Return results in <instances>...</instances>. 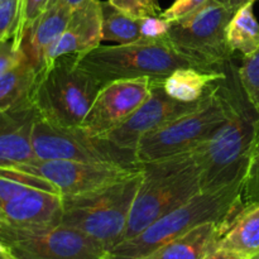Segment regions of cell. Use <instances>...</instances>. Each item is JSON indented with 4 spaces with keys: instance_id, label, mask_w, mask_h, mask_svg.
Segmentation results:
<instances>
[{
    "instance_id": "cb8c5ba5",
    "label": "cell",
    "mask_w": 259,
    "mask_h": 259,
    "mask_svg": "<svg viewBox=\"0 0 259 259\" xmlns=\"http://www.w3.org/2000/svg\"><path fill=\"white\" fill-rule=\"evenodd\" d=\"M240 201L243 210L259 205V123L250 149L249 164L243 181Z\"/></svg>"
},
{
    "instance_id": "7a4b0ae2",
    "label": "cell",
    "mask_w": 259,
    "mask_h": 259,
    "mask_svg": "<svg viewBox=\"0 0 259 259\" xmlns=\"http://www.w3.org/2000/svg\"><path fill=\"white\" fill-rule=\"evenodd\" d=\"M196 148L139 164L142 182L123 242L138 235L159 218L201 192V168Z\"/></svg>"
},
{
    "instance_id": "d4e9b609",
    "label": "cell",
    "mask_w": 259,
    "mask_h": 259,
    "mask_svg": "<svg viewBox=\"0 0 259 259\" xmlns=\"http://www.w3.org/2000/svg\"><path fill=\"white\" fill-rule=\"evenodd\" d=\"M238 77L245 96L259 113V50L249 56H243L238 67Z\"/></svg>"
},
{
    "instance_id": "e575fe53",
    "label": "cell",
    "mask_w": 259,
    "mask_h": 259,
    "mask_svg": "<svg viewBox=\"0 0 259 259\" xmlns=\"http://www.w3.org/2000/svg\"><path fill=\"white\" fill-rule=\"evenodd\" d=\"M0 254H5V255H12V254H10L9 249H8V248H7V245H5L4 243L2 242V240H0ZM12 257H13V255H12Z\"/></svg>"
},
{
    "instance_id": "8d00e7d4",
    "label": "cell",
    "mask_w": 259,
    "mask_h": 259,
    "mask_svg": "<svg viewBox=\"0 0 259 259\" xmlns=\"http://www.w3.org/2000/svg\"><path fill=\"white\" fill-rule=\"evenodd\" d=\"M99 259H115V258H114L113 255L110 254V252H106L105 254H103V255H101V257L99 258Z\"/></svg>"
},
{
    "instance_id": "d6986e66",
    "label": "cell",
    "mask_w": 259,
    "mask_h": 259,
    "mask_svg": "<svg viewBox=\"0 0 259 259\" xmlns=\"http://www.w3.org/2000/svg\"><path fill=\"white\" fill-rule=\"evenodd\" d=\"M220 224L206 223L166 243L143 259H206L215 249Z\"/></svg>"
},
{
    "instance_id": "4fadbf2b",
    "label": "cell",
    "mask_w": 259,
    "mask_h": 259,
    "mask_svg": "<svg viewBox=\"0 0 259 259\" xmlns=\"http://www.w3.org/2000/svg\"><path fill=\"white\" fill-rule=\"evenodd\" d=\"M151 93L152 80L149 77L125 78L105 83L78 129L91 138L113 131L136 113Z\"/></svg>"
},
{
    "instance_id": "8992f818",
    "label": "cell",
    "mask_w": 259,
    "mask_h": 259,
    "mask_svg": "<svg viewBox=\"0 0 259 259\" xmlns=\"http://www.w3.org/2000/svg\"><path fill=\"white\" fill-rule=\"evenodd\" d=\"M77 60L78 65L95 76L103 86L125 78L162 80L177 68H199L191 58L177 51L166 35L141 38L126 45L98 46L77 55Z\"/></svg>"
},
{
    "instance_id": "ffe728a7",
    "label": "cell",
    "mask_w": 259,
    "mask_h": 259,
    "mask_svg": "<svg viewBox=\"0 0 259 259\" xmlns=\"http://www.w3.org/2000/svg\"><path fill=\"white\" fill-rule=\"evenodd\" d=\"M227 72L204 71L195 67H181L161 80L167 95L180 103L191 104L204 99L215 83L224 78Z\"/></svg>"
},
{
    "instance_id": "60d3db41",
    "label": "cell",
    "mask_w": 259,
    "mask_h": 259,
    "mask_svg": "<svg viewBox=\"0 0 259 259\" xmlns=\"http://www.w3.org/2000/svg\"><path fill=\"white\" fill-rule=\"evenodd\" d=\"M252 2H257V0H252Z\"/></svg>"
},
{
    "instance_id": "836d02e7",
    "label": "cell",
    "mask_w": 259,
    "mask_h": 259,
    "mask_svg": "<svg viewBox=\"0 0 259 259\" xmlns=\"http://www.w3.org/2000/svg\"><path fill=\"white\" fill-rule=\"evenodd\" d=\"M60 2L62 3V4L67 5L68 8H71V9L73 10V9H76L78 5L82 4L83 2H86V0H60Z\"/></svg>"
},
{
    "instance_id": "9a60e30c",
    "label": "cell",
    "mask_w": 259,
    "mask_h": 259,
    "mask_svg": "<svg viewBox=\"0 0 259 259\" xmlns=\"http://www.w3.org/2000/svg\"><path fill=\"white\" fill-rule=\"evenodd\" d=\"M37 118L33 103L0 113V167H13L34 159L32 128Z\"/></svg>"
},
{
    "instance_id": "2e32d148",
    "label": "cell",
    "mask_w": 259,
    "mask_h": 259,
    "mask_svg": "<svg viewBox=\"0 0 259 259\" xmlns=\"http://www.w3.org/2000/svg\"><path fill=\"white\" fill-rule=\"evenodd\" d=\"M3 223L19 227H47L61 224L62 196L32 187L0 207Z\"/></svg>"
},
{
    "instance_id": "9c48e42d",
    "label": "cell",
    "mask_w": 259,
    "mask_h": 259,
    "mask_svg": "<svg viewBox=\"0 0 259 259\" xmlns=\"http://www.w3.org/2000/svg\"><path fill=\"white\" fill-rule=\"evenodd\" d=\"M0 240L17 259H99L108 250L66 225L19 227L0 222Z\"/></svg>"
},
{
    "instance_id": "4dcf8cb0",
    "label": "cell",
    "mask_w": 259,
    "mask_h": 259,
    "mask_svg": "<svg viewBox=\"0 0 259 259\" xmlns=\"http://www.w3.org/2000/svg\"><path fill=\"white\" fill-rule=\"evenodd\" d=\"M171 23L161 17H147L141 19L142 38H161L168 32Z\"/></svg>"
},
{
    "instance_id": "7402d4cb",
    "label": "cell",
    "mask_w": 259,
    "mask_h": 259,
    "mask_svg": "<svg viewBox=\"0 0 259 259\" xmlns=\"http://www.w3.org/2000/svg\"><path fill=\"white\" fill-rule=\"evenodd\" d=\"M254 2L249 0L233 15L228 25L227 37L233 52L249 56L259 50V23L253 13Z\"/></svg>"
},
{
    "instance_id": "74e56055",
    "label": "cell",
    "mask_w": 259,
    "mask_h": 259,
    "mask_svg": "<svg viewBox=\"0 0 259 259\" xmlns=\"http://www.w3.org/2000/svg\"><path fill=\"white\" fill-rule=\"evenodd\" d=\"M0 259H17V258L12 257V255H5V254H0Z\"/></svg>"
},
{
    "instance_id": "d6a6232c",
    "label": "cell",
    "mask_w": 259,
    "mask_h": 259,
    "mask_svg": "<svg viewBox=\"0 0 259 259\" xmlns=\"http://www.w3.org/2000/svg\"><path fill=\"white\" fill-rule=\"evenodd\" d=\"M220 2L224 3L230 10H233V12L235 13L240 7H242V5H244L245 3L249 2V0H220Z\"/></svg>"
},
{
    "instance_id": "5b68a950",
    "label": "cell",
    "mask_w": 259,
    "mask_h": 259,
    "mask_svg": "<svg viewBox=\"0 0 259 259\" xmlns=\"http://www.w3.org/2000/svg\"><path fill=\"white\" fill-rule=\"evenodd\" d=\"M141 182L142 168L134 176L109 186L62 196L61 224L83 233L111 252L123 242Z\"/></svg>"
},
{
    "instance_id": "f1b7e54d",
    "label": "cell",
    "mask_w": 259,
    "mask_h": 259,
    "mask_svg": "<svg viewBox=\"0 0 259 259\" xmlns=\"http://www.w3.org/2000/svg\"><path fill=\"white\" fill-rule=\"evenodd\" d=\"M206 3H209V0H175L174 4L166 10H162L159 17L169 23L179 22L201 9Z\"/></svg>"
},
{
    "instance_id": "3957f363",
    "label": "cell",
    "mask_w": 259,
    "mask_h": 259,
    "mask_svg": "<svg viewBox=\"0 0 259 259\" xmlns=\"http://www.w3.org/2000/svg\"><path fill=\"white\" fill-rule=\"evenodd\" d=\"M243 182L215 191L200 192L163 215L132 239L116 245L110 254L115 259H143L166 243L206 223L220 224V234L243 211L240 195Z\"/></svg>"
},
{
    "instance_id": "83f0119b",
    "label": "cell",
    "mask_w": 259,
    "mask_h": 259,
    "mask_svg": "<svg viewBox=\"0 0 259 259\" xmlns=\"http://www.w3.org/2000/svg\"><path fill=\"white\" fill-rule=\"evenodd\" d=\"M22 0H0V42L13 38L17 29Z\"/></svg>"
},
{
    "instance_id": "ac0fdd59",
    "label": "cell",
    "mask_w": 259,
    "mask_h": 259,
    "mask_svg": "<svg viewBox=\"0 0 259 259\" xmlns=\"http://www.w3.org/2000/svg\"><path fill=\"white\" fill-rule=\"evenodd\" d=\"M215 249L225 250L245 259L259 254V205L240 211L225 228Z\"/></svg>"
},
{
    "instance_id": "4316f807",
    "label": "cell",
    "mask_w": 259,
    "mask_h": 259,
    "mask_svg": "<svg viewBox=\"0 0 259 259\" xmlns=\"http://www.w3.org/2000/svg\"><path fill=\"white\" fill-rule=\"evenodd\" d=\"M110 5L136 19L159 17L162 13L157 0H108Z\"/></svg>"
},
{
    "instance_id": "e0dca14e",
    "label": "cell",
    "mask_w": 259,
    "mask_h": 259,
    "mask_svg": "<svg viewBox=\"0 0 259 259\" xmlns=\"http://www.w3.org/2000/svg\"><path fill=\"white\" fill-rule=\"evenodd\" d=\"M71 14L72 9L58 2L56 5L46 9L25 34L22 48L38 71L42 68L47 51L67 27Z\"/></svg>"
},
{
    "instance_id": "f35d334b",
    "label": "cell",
    "mask_w": 259,
    "mask_h": 259,
    "mask_svg": "<svg viewBox=\"0 0 259 259\" xmlns=\"http://www.w3.org/2000/svg\"><path fill=\"white\" fill-rule=\"evenodd\" d=\"M0 222H3V217H2V212H0Z\"/></svg>"
},
{
    "instance_id": "8fae6325",
    "label": "cell",
    "mask_w": 259,
    "mask_h": 259,
    "mask_svg": "<svg viewBox=\"0 0 259 259\" xmlns=\"http://www.w3.org/2000/svg\"><path fill=\"white\" fill-rule=\"evenodd\" d=\"M30 142L37 159H66L141 167L113 147L100 139L86 136L80 129L58 128L38 116L33 124Z\"/></svg>"
},
{
    "instance_id": "52a82bcc",
    "label": "cell",
    "mask_w": 259,
    "mask_h": 259,
    "mask_svg": "<svg viewBox=\"0 0 259 259\" xmlns=\"http://www.w3.org/2000/svg\"><path fill=\"white\" fill-rule=\"evenodd\" d=\"M224 78L215 83L196 110L144 134L136 148L138 164L191 151L206 142L227 120L228 100Z\"/></svg>"
},
{
    "instance_id": "30bf717a",
    "label": "cell",
    "mask_w": 259,
    "mask_h": 259,
    "mask_svg": "<svg viewBox=\"0 0 259 259\" xmlns=\"http://www.w3.org/2000/svg\"><path fill=\"white\" fill-rule=\"evenodd\" d=\"M13 167L46 180L61 196L94 191L134 176L141 171V167L37 158Z\"/></svg>"
},
{
    "instance_id": "7c38bea8",
    "label": "cell",
    "mask_w": 259,
    "mask_h": 259,
    "mask_svg": "<svg viewBox=\"0 0 259 259\" xmlns=\"http://www.w3.org/2000/svg\"><path fill=\"white\" fill-rule=\"evenodd\" d=\"M204 99L191 104L180 103L167 95L162 88L161 80H152V93L143 105L120 125L96 138L138 164L136 159V148L139 139L144 134L164 125L168 121L196 110Z\"/></svg>"
},
{
    "instance_id": "6da1fadb",
    "label": "cell",
    "mask_w": 259,
    "mask_h": 259,
    "mask_svg": "<svg viewBox=\"0 0 259 259\" xmlns=\"http://www.w3.org/2000/svg\"><path fill=\"white\" fill-rule=\"evenodd\" d=\"M225 72L223 82L228 100L227 120L196 148L201 168V192L244 181L259 123V113L240 85L238 67L232 62Z\"/></svg>"
},
{
    "instance_id": "f546056e",
    "label": "cell",
    "mask_w": 259,
    "mask_h": 259,
    "mask_svg": "<svg viewBox=\"0 0 259 259\" xmlns=\"http://www.w3.org/2000/svg\"><path fill=\"white\" fill-rule=\"evenodd\" d=\"M24 58V50L18 48L13 42V38L0 42V77L19 65Z\"/></svg>"
},
{
    "instance_id": "277c9868",
    "label": "cell",
    "mask_w": 259,
    "mask_h": 259,
    "mask_svg": "<svg viewBox=\"0 0 259 259\" xmlns=\"http://www.w3.org/2000/svg\"><path fill=\"white\" fill-rule=\"evenodd\" d=\"M101 88L103 83L78 65L77 55L61 56L38 71L32 103L42 120L78 129Z\"/></svg>"
},
{
    "instance_id": "603a6c76",
    "label": "cell",
    "mask_w": 259,
    "mask_h": 259,
    "mask_svg": "<svg viewBox=\"0 0 259 259\" xmlns=\"http://www.w3.org/2000/svg\"><path fill=\"white\" fill-rule=\"evenodd\" d=\"M103 7V40L115 42L118 45L136 42L142 38L141 19L124 14L108 2L101 3Z\"/></svg>"
},
{
    "instance_id": "484cf974",
    "label": "cell",
    "mask_w": 259,
    "mask_h": 259,
    "mask_svg": "<svg viewBox=\"0 0 259 259\" xmlns=\"http://www.w3.org/2000/svg\"><path fill=\"white\" fill-rule=\"evenodd\" d=\"M46 5H47V0H22L20 2L19 20H18L17 29L13 35V42L18 48H22L25 34L33 23L45 12Z\"/></svg>"
},
{
    "instance_id": "ab89813d",
    "label": "cell",
    "mask_w": 259,
    "mask_h": 259,
    "mask_svg": "<svg viewBox=\"0 0 259 259\" xmlns=\"http://www.w3.org/2000/svg\"><path fill=\"white\" fill-rule=\"evenodd\" d=\"M253 259H259V254L257 255V257H255V258H253Z\"/></svg>"
},
{
    "instance_id": "d590c367",
    "label": "cell",
    "mask_w": 259,
    "mask_h": 259,
    "mask_svg": "<svg viewBox=\"0 0 259 259\" xmlns=\"http://www.w3.org/2000/svg\"><path fill=\"white\" fill-rule=\"evenodd\" d=\"M58 2H60V0H47V5H46V9H48V8L53 7V5L57 4Z\"/></svg>"
},
{
    "instance_id": "ba28073f",
    "label": "cell",
    "mask_w": 259,
    "mask_h": 259,
    "mask_svg": "<svg viewBox=\"0 0 259 259\" xmlns=\"http://www.w3.org/2000/svg\"><path fill=\"white\" fill-rule=\"evenodd\" d=\"M233 15L224 3L209 0L190 17L171 23L166 38L201 70L225 72L234 55L227 37Z\"/></svg>"
},
{
    "instance_id": "5bb4252c",
    "label": "cell",
    "mask_w": 259,
    "mask_h": 259,
    "mask_svg": "<svg viewBox=\"0 0 259 259\" xmlns=\"http://www.w3.org/2000/svg\"><path fill=\"white\" fill-rule=\"evenodd\" d=\"M101 3V0H86L72 10L66 29L46 53L42 68L61 56L82 55L100 46L103 42Z\"/></svg>"
},
{
    "instance_id": "44dd1931",
    "label": "cell",
    "mask_w": 259,
    "mask_h": 259,
    "mask_svg": "<svg viewBox=\"0 0 259 259\" xmlns=\"http://www.w3.org/2000/svg\"><path fill=\"white\" fill-rule=\"evenodd\" d=\"M38 68L27 57L0 77V113L32 101Z\"/></svg>"
},
{
    "instance_id": "1f68e13d",
    "label": "cell",
    "mask_w": 259,
    "mask_h": 259,
    "mask_svg": "<svg viewBox=\"0 0 259 259\" xmlns=\"http://www.w3.org/2000/svg\"><path fill=\"white\" fill-rule=\"evenodd\" d=\"M206 259H245V258L238 257V255L232 254V253L229 252H225V250L214 249L211 253H210L209 257Z\"/></svg>"
}]
</instances>
